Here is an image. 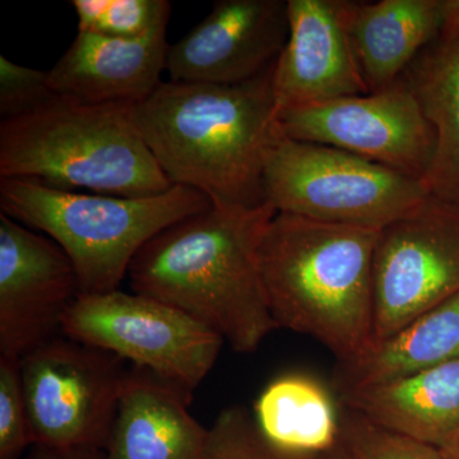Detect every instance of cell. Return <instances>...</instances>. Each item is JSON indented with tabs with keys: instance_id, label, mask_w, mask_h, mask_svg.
I'll use <instances>...</instances> for the list:
<instances>
[{
	"instance_id": "1",
	"label": "cell",
	"mask_w": 459,
	"mask_h": 459,
	"mask_svg": "<svg viewBox=\"0 0 459 459\" xmlns=\"http://www.w3.org/2000/svg\"><path fill=\"white\" fill-rule=\"evenodd\" d=\"M273 63L247 82H161L132 105L133 120L174 186L198 190L212 204L258 208L264 170L281 133Z\"/></svg>"
},
{
	"instance_id": "2",
	"label": "cell",
	"mask_w": 459,
	"mask_h": 459,
	"mask_svg": "<svg viewBox=\"0 0 459 459\" xmlns=\"http://www.w3.org/2000/svg\"><path fill=\"white\" fill-rule=\"evenodd\" d=\"M212 204L165 229L133 259V292L170 304L204 323L235 352L253 353L274 331L259 247L276 214Z\"/></svg>"
},
{
	"instance_id": "3",
	"label": "cell",
	"mask_w": 459,
	"mask_h": 459,
	"mask_svg": "<svg viewBox=\"0 0 459 459\" xmlns=\"http://www.w3.org/2000/svg\"><path fill=\"white\" fill-rule=\"evenodd\" d=\"M377 230L277 212L259 247V267L276 328L316 338L340 365L374 341Z\"/></svg>"
},
{
	"instance_id": "4",
	"label": "cell",
	"mask_w": 459,
	"mask_h": 459,
	"mask_svg": "<svg viewBox=\"0 0 459 459\" xmlns=\"http://www.w3.org/2000/svg\"><path fill=\"white\" fill-rule=\"evenodd\" d=\"M0 179L124 198L174 186L135 126L132 105L82 104L59 95L0 122Z\"/></svg>"
},
{
	"instance_id": "5",
	"label": "cell",
	"mask_w": 459,
	"mask_h": 459,
	"mask_svg": "<svg viewBox=\"0 0 459 459\" xmlns=\"http://www.w3.org/2000/svg\"><path fill=\"white\" fill-rule=\"evenodd\" d=\"M212 201L174 186L151 197L124 198L50 188L36 180L0 179V212L39 230L74 263L80 295L119 290L151 238Z\"/></svg>"
},
{
	"instance_id": "6",
	"label": "cell",
	"mask_w": 459,
	"mask_h": 459,
	"mask_svg": "<svg viewBox=\"0 0 459 459\" xmlns=\"http://www.w3.org/2000/svg\"><path fill=\"white\" fill-rule=\"evenodd\" d=\"M264 195L276 212L379 231L429 190L424 181L347 151L282 134L265 164Z\"/></svg>"
},
{
	"instance_id": "7",
	"label": "cell",
	"mask_w": 459,
	"mask_h": 459,
	"mask_svg": "<svg viewBox=\"0 0 459 459\" xmlns=\"http://www.w3.org/2000/svg\"><path fill=\"white\" fill-rule=\"evenodd\" d=\"M63 334L113 352L190 394L212 370L225 342L183 310L120 290L78 296L65 314Z\"/></svg>"
},
{
	"instance_id": "8",
	"label": "cell",
	"mask_w": 459,
	"mask_h": 459,
	"mask_svg": "<svg viewBox=\"0 0 459 459\" xmlns=\"http://www.w3.org/2000/svg\"><path fill=\"white\" fill-rule=\"evenodd\" d=\"M128 370L115 353L65 334L23 356L33 446L105 449Z\"/></svg>"
},
{
	"instance_id": "9",
	"label": "cell",
	"mask_w": 459,
	"mask_h": 459,
	"mask_svg": "<svg viewBox=\"0 0 459 459\" xmlns=\"http://www.w3.org/2000/svg\"><path fill=\"white\" fill-rule=\"evenodd\" d=\"M458 292L459 204L429 193L377 232L373 343Z\"/></svg>"
},
{
	"instance_id": "10",
	"label": "cell",
	"mask_w": 459,
	"mask_h": 459,
	"mask_svg": "<svg viewBox=\"0 0 459 459\" xmlns=\"http://www.w3.org/2000/svg\"><path fill=\"white\" fill-rule=\"evenodd\" d=\"M290 140L325 144L424 181L437 135L404 81L382 91L289 108L277 115Z\"/></svg>"
},
{
	"instance_id": "11",
	"label": "cell",
	"mask_w": 459,
	"mask_h": 459,
	"mask_svg": "<svg viewBox=\"0 0 459 459\" xmlns=\"http://www.w3.org/2000/svg\"><path fill=\"white\" fill-rule=\"evenodd\" d=\"M78 296L77 273L65 250L0 212V355L22 359L62 336Z\"/></svg>"
},
{
	"instance_id": "12",
	"label": "cell",
	"mask_w": 459,
	"mask_h": 459,
	"mask_svg": "<svg viewBox=\"0 0 459 459\" xmlns=\"http://www.w3.org/2000/svg\"><path fill=\"white\" fill-rule=\"evenodd\" d=\"M287 0H219L169 47L171 82L238 84L270 68L289 38Z\"/></svg>"
},
{
	"instance_id": "13",
	"label": "cell",
	"mask_w": 459,
	"mask_h": 459,
	"mask_svg": "<svg viewBox=\"0 0 459 459\" xmlns=\"http://www.w3.org/2000/svg\"><path fill=\"white\" fill-rule=\"evenodd\" d=\"M289 38L273 69L277 115L370 93L353 54L346 0H287Z\"/></svg>"
},
{
	"instance_id": "14",
	"label": "cell",
	"mask_w": 459,
	"mask_h": 459,
	"mask_svg": "<svg viewBox=\"0 0 459 459\" xmlns=\"http://www.w3.org/2000/svg\"><path fill=\"white\" fill-rule=\"evenodd\" d=\"M166 30L134 40L78 32L48 71L51 89L82 104H140L162 82L169 50Z\"/></svg>"
},
{
	"instance_id": "15",
	"label": "cell",
	"mask_w": 459,
	"mask_h": 459,
	"mask_svg": "<svg viewBox=\"0 0 459 459\" xmlns=\"http://www.w3.org/2000/svg\"><path fill=\"white\" fill-rule=\"evenodd\" d=\"M192 394L142 368L126 374L107 459H201L208 429L190 415Z\"/></svg>"
},
{
	"instance_id": "16",
	"label": "cell",
	"mask_w": 459,
	"mask_h": 459,
	"mask_svg": "<svg viewBox=\"0 0 459 459\" xmlns=\"http://www.w3.org/2000/svg\"><path fill=\"white\" fill-rule=\"evenodd\" d=\"M340 395L344 409L377 427L440 448L459 430V359Z\"/></svg>"
},
{
	"instance_id": "17",
	"label": "cell",
	"mask_w": 459,
	"mask_h": 459,
	"mask_svg": "<svg viewBox=\"0 0 459 459\" xmlns=\"http://www.w3.org/2000/svg\"><path fill=\"white\" fill-rule=\"evenodd\" d=\"M353 54L370 93L400 80L425 48L439 40L440 0H346Z\"/></svg>"
},
{
	"instance_id": "18",
	"label": "cell",
	"mask_w": 459,
	"mask_h": 459,
	"mask_svg": "<svg viewBox=\"0 0 459 459\" xmlns=\"http://www.w3.org/2000/svg\"><path fill=\"white\" fill-rule=\"evenodd\" d=\"M459 359V292L340 365L338 391L389 382Z\"/></svg>"
},
{
	"instance_id": "19",
	"label": "cell",
	"mask_w": 459,
	"mask_h": 459,
	"mask_svg": "<svg viewBox=\"0 0 459 459\" xmlns=\"http://www.w3.org/2000/svg\"><path fill=\"white\" fill-rule=\"evenodd\" d=\"M401 78L437 135L425 186L431 195L459 204V39L429 45Z\"/></svg>"
},
{
	"instance_id": "20",
	"label": "cell",
	"mask_w": 459,
	"mask_h": 459,
	"mask_svg": "<svg viewBox=\"0 0 459 459\" xmlns=\"http://www.w3.org/2000/svg\"><path fill=\"white\" fill-rule=\"evenodd\" d=\"M253 415L263 434L286 451L325 457L342 444L333 397L305 374H286L271 382L259 394Z\"/></svg>"
},
{
	"instance_id": "21",
	"label": "cell",
	"mask_w": 459,
	"mask_h": 459,
	"mask_svg": "<svg viewBox=\"0 0 459 459\" xmlns=\"http://www.w3.org/2000/svg\"><path fill=\"white\" fill-rule=\"evenodd\" d=\"M78 32L134 40L169 25L168 0H74Z\"/></svg>"
},
{
	"instance_id": "22",
	"label": "cell",
	"mask_w": 459,
	"mask_h": 459,
	"mask_svg": "<svg viewBox=\"0 0 459 459\" xmlns=\"http://www.w3.org/2000/svg\"><path fill=\"white\" fill-rule=\"evenodd\" d=\"M286 451L271 442L246 407L222 410L208 429L201 459H325Z\"/></svg>"
},
{
	"instance_id": "23",
	"label": "cell",
	"mask_w": 459,
	"mask_h": 459,
	"mask_svg": "<svg viewBox=\"0 0 459 459\" xmlns=\"http://www.w3.org/2000/svg\"><path fill=\"white\" fill-rule=\"evenodd\" d=\"M341 429L353 459H443L435 446L377 427L350 410L341 416Z\"/></svg>"
},
{
	"instance_id": "24",
	"label": "cell",
	"mask_w": 459,
	"mask_h": 459,
	"mask_svg": "<svg viewBox=\"0 0 459 459\" xmlns=\"http://www.w3.org/2000/svg\"><path fill=\"white\" fill-rule=\"evenodd\" d=\"M33 446L21 359L0 355V459H20Z\"/></svg>"
},
{
	"instance_id": "25",
	"label": "cell",
	"mask_w": 459,
	"mask_h": 459,
	"mask_svg": "<svg viewBox=\"0 0 459 459\" xmlns=\"http://www.w3.org/2000/svg\"><path fill=\"white\" fill-rule=\"evenodd\" d=\"M49 72L16 65L0 56V119L31 114L56 98Z\"/></svg>"
},
{
	"instance_id": "26",
	"label": "cell",
	"mask_w": 459,
	"mask_h": 459,
	"mask_svg": "<svg viewBox=\"0 0 459 459\" xmlns=\"http://www.w3.org/2000/svg\"><path fill=\"white\" fill-rule=\"evenodd\" d=\"M27 459H107L104 449L99 448H51L33 446Z\"/></svg>"
},
{
	"instance_id": "27",
	"label": "cell",
	"mask_w": 459,
	"mask_h": 459,
	"mask_svg": "<svg viewBox=\"0 0 459 459\" xmlns=\"http://www.w3.org/2000/svg\"><path fill=\"white\" fill-rule=\"evenodd\" d=\"M439 41L449 42L459 39V0H440Z\"/></svg>"
},
{
	"instance_id": "28",
	"label": "cell",
	"mask_w": 459,
	"mask_h": 459,
	"mask_svg": "<svg viewBox=\"0 0 459 459\" xmlns=\"http://www.w3.org/2000/svg\"><path fill=\"white\" fill-rule=\"evenodd\" d=\"M437 449L443 459H459V430Z\"/></svg>"
},
{
	"instance_id": "29",
	"label": "cell",
	"mask_w": 459,
	"mask_h": 459,
	"mask_svg": "<svg viewBox=\"0 0 459 459\" xmlns=\"http://www.w3.org/2000/svg\"><path fill=\"white\" fill-rule=\"evenodd\" d=\"M325 459H353L351 455H350L349 451H347L346 446H343V443L341 444L340 448H337L336 451L331 453Z\"/></svg>"
}]
</instances>
